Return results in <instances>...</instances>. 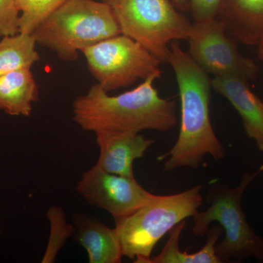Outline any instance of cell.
<instances>
[{"mask_svg": "<svg viewBox=\"0 0 263 263\" xmlns=\"http://www.w3.org/2000/svg\"><path fill=\"white\" fill-rule=\"evenodd\" d=\"M39 100V89L30 69L0 76V110L10 116L29 117Z\"/></svg>", "mask_w": 263, "mask_h": 263, "instance_id": "obj_14", "label": "cell"}, {"mask_svg": "<svg viewBox=\"0 0 263 263\" xmlns=\"http://www.w3.org/2000/svg\"><path fill=\"white\" fill-rule=\"evenodd\" d=\"M82 53L91 75L108 92L128 87L161 70L162 62L157 57L122 34L85 48Z\"/></svg>", "mask_w": 263, "mask_h": 263, "instance_id": "obj_7", "label": "cell"}, {"mask_svg": "<svg viewBox=\"0 0 263 263\" xmlns=\"http://www.w3.org/2000/svg\"><path fill=\"white\" fill-rule=\"evenodd\" d=\"M201 185L178 194L156 195L153 200L125 219L116 221L123 257L146 263L156 245L175 226L202 205Z\"/></svg>", "mask_w": 263, "mask_h": 263, "instance_id": "obj_5", "label": "cell"}, {"mask_svg": "<svg viewBox=\"0 0 263 263\" xmlns=\"http://www.w3.org/2000/svg\"><path fill=\"white\" fill-rule=\"evenodd\" d=\"M35 38L18 32L0 39V76L13 71L31 69L40 60Z\"/></svg>", "mask_w": 263, "mask_h": 263, "instance_id": "obj_16", "label": "cell"}, {"mask_svg": "<svg viewBox=\"0 0 263 263\" xmlns=\"http://www.w3.org/2000/svg\"><path fill=\"white\" fill-rule=\"evenodd\" d=\"M217 18L237 42L257 46L263 34V0H226Z\"/></svg>", "mask_w": 263, "mask_h": 263, "instance_id": "obj_13", "label": "cell"}, {"mask_svg": "<svg viewBox=\"0 0 263 263\" xmlns=\"http://www.w3.org/2000/svg\"><path fill=\"white\" fill-rule=\"evenodd\" d=\"M263 165L254 173H245L236 188L215 181L208 190L206 201L210 206L205 212L193 216V233L203 236L209 226L216 221L226 232L224 238L217 242L216 254L221 263L242 261L254 257L263 262V238L249 226L241 206V199L247 186L261 172Z\"/></svg>", "mask_w": 263, "mask_h": 263, "instance_id": "obj_4", "label": "cell"}, {"mask_svg": "<svg viewBox=\"0 0 263 263\" xmlns=\"http://www.w3.org/2000/svg\"><path fill=\"white\" fill-rule=\"evenodd\" d=\"M67 0H16L21 14L19 32L32 34L34 29Z\"/></svg>", "mask_w": 263, "mask_h": 263, "instance_id": "obj_17", "label": "cell"}, {"mask_svg": "<svg viewBox=\"0 0 263 263\" xmlns=\"http://www.w3.org/2000/svg\"><path fill=\"white\" fill-rule=\"evenodd\" d=\"M157 71L130 91L111 96L98 84L76 99L74 122L84 130L140 132L171 130L177 124L176 103L161 98L154 86Z\"/></svg>", "mask_w": 263, "mask_h": 263, "instance_id": "obj_2", "label": "cell"}, {"mask_svg": "<svg viewBox=\"0 0 263 263\" xmlns=\"http://www.w3.org/2000/svg\"><path fill=\"white\" fill-rule=\"evenodd\" d=\"M186 41L189 55L209 75L257 79L258 67L240 53L238 42L228 35L219 18L194 22Z\"/></svg>", "mask_w": 263, "mask_h": 263, "instance_id": "obj_8", "label": "cell"}, {"mask_svg": "<svg viewBox=\"0 0 263 263\" xmlns=\"http://www.w3.org/2000/svg\"><path fill=\"white\" fill-rule=\"evenodd\" d=\"M110 7L121 33L141 43L162 62L174 41L187 40L193 24L171 0H102Z\"/></svg>", "mask_w": 263, "mask_h": 263, "instance_id": "obj_6", "label": "cell"}, {"mask_svg": "<svg viewBox=\"0 0 263 263\" xmlns=\"http://www.w3.org/2000/svg\"><path fill=\"white\" fill-rule=\"evenodd\" d=\"M249 81L238 76H218L212 88L226 98L241 117L246 133L263 152V102L251 91Z\"/></svg>", "mask_w": 263, "mask_h": 263, "instance_id": "obj_11", "label": "cell"}, {"mask_svg": "<svg viewBox=\"0 0 263 263\" xmlns=\"http://www.w3.org/2000/svg\"><path fill=\"white\" fill-rule=\"evenodd\" d=\"M167 63L174 70L181 100V126L173 148L159 160L167 159L164 171L179 167L198 168L205 156L216 161L224 158L226 151L213 129L210 105L212 79L183 51L179 41L170 46Z\"/></svg>", "mask_w": 263, "mask_h": 263, "instance_id": "obj_1", "label": "cell"}, {"mask_svg": "<svg viewBox=\"0 0 263 263\" xmlns=\"http://www.w3.org/2000/svg\"><path fill=\"white\" fill-rule=\"evenodd\" d=\"M257 48H258V49H257L258 57L263 62V34L262 37H261L260 40H259L258 44H257Z\"/></svg>", "mask_w": 263, "mask_h": 263, "instance_id": "obj_22", "label": "cell"}, {"mask_svg": "<svg viewBox=\"0 0 263 263\" xmlns=\"http://www.w3.org/2000/svg\"><path fill=\"white\" fill-rule=\"evenodd\" d=\"M73 226L76 241L86 249L89 263L122 262V248L115 228L110 229L84 214H75Z\"/></svg>", "mask_w": 263, "mask_h": 263, "instance_id": "obj_12", "label": "cell"}, {"mask_svg": "<svg viewBox=\"0 0 263 263\" xmlns=\"http://www.w3.org/2000/svg\"><path fill=\"white\" fill-rule=\"evenodd\" d=\"M96 141L100 148L97 165L111 174L135 178L133 164L145 153L155 141L140 133L131 132L98 131Z\"/></svg>", "mask_w": 263, "mask_h": 263, "instance_id": "obj_10", "label": "cell"}, {"mask_svg": "<svg viewBox=\"0 0 263 263\" xmlns=\"http://www.w3.org/2000/svg\"><path fill=\"white\" fill-rule=\"evenodd\" d=\"M121 33L113 12L96 0H67L32 33L37 44L63 61H76L79 52Z\"/></svg>", "mask_w": 263, "mask_h": 263, "instance_id": "obj_3", "label": "cell"}, {"mask_svg": "<svg viewBox=\"0 0 263 263\" xmlns=\"http://www.w3.org/2000/svg\"><path fill=\"white\" fill-rule=\"evenodd\" d=\"M78 193L91 205L106 211L116 221L125 219L156 197L136 181L106 172L96 164L81 175Z\"/></svg>", "mask_w": 263, "mask_h": 263, "instance_id": "obj_9", "label": "cell"}, {"mask_svg": "<svg viewBox=\"0 0 263 263\" xmlns=\"http://www.w3.org/2000/svg\"><path fill=\"white\" fill-rule=\"evenodd\" d=\"M19 16L16 0H0V39L19 32Z\"/></svg>", "mask_w": 263, "mask_h": 263, "instance_id": "obj_19", "label": "cell"}, {"mask_svg": "<svg viewBox=\"0 0 263 263\" xmlns=\"http://www.w3.org/2000/svg\"><path fill=\"white\" fill-rule=\"evenodd\" d=\"M188 11L193 15L194 22L216 18L223 9L226 0H186Z\"/></svg>", "mask_w": 263, "mask_h": 263, "instance_id": "obj_20", "label": "cell"}, {"mask_svg": "<svg viewBox=\"0 0 263 263\" xmlns=\"http://www.w3.org/2000/svg\"><path fill=\"white\" fill-rule=\"evenodd\" d=\"M46 216L50 223V235L42 262L52 263L55 262L59 252L73 234L75 227L67 222L65 212L61 207H50Z\"/></svg>", "mask_w": 263, "mask_h": 263, "instance_id": "obj_18", "label": "cell"}, {"mask_svg": "<svg viewBox=\"0 0 263 263\" xmlns=\"http://www.w3.org/2000/svg\"><path fill=\"white\" fill-rule=\"evenodd\" d=\"M171 1L180 11L188 10V5L186 0H171Z\"/></svg>", "mask_w": 263, "mask_h": 263, "instance_id": "obj_21", "label": "cell"}, {"mask_svg": "<svg viewBox=\"0 0 263 263\" xmlns=\"http://www.w3.org/2000/svg\"><path fill=\"white\" fill-rule=\"evenodd\" d=\"M1 232H2L1 226H0V235H1Z\"/></svg>", "mask_w": 263, "mask_h": 263, "instance_id": "obj_23", "label": "cell"}, {"mask_svg": "<svg viewBox=\"0 0 263 263\" xmlns=\"http://www.w3.org/2000/svg\"><path fill=\"white\" fill-rule=\"evenodd\" d=\"M186 221H181L169 232V238L159 255L151 257L146 263H221L216 254V243L222 235L220 226H213L207 232L206 243L198 252L190 254L179 249V240Z\"/></svg>", "mask_w": 263, "mask_h": 263, "instance_id": "obj_15", "label": "cell"}]
</instances>
